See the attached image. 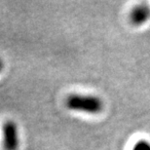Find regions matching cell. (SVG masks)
I'll use <instances>...</instances> for the list:
<instances>
[{"label":"cell","instance_id":"cell-3","mask_svg":"<svg viewBox=\"0 0 150 150\" xmlns=\"http://www.w3.org/2000/svg\"><path fill=\"white\" fill-rule=\"evenodd\" d=\"M150 19V7L146 4H139L133 8L130 13V21L134 25H142Z\"/></svg>","mask_w":150,"mask_h":150},{"label":"cell","instance_id":"cell-4","mask_svg":"<svg viewBox=\"0 0 150 150\" xmlns=\"http://www.w3.org/2000/svg\"><path fill=\"white\" fill-rule=\"evenodd\" d=\"M133 150H150V143L146 140H140L134 144Z\"/></svg>","mask_w":150,"mask_h":150},{"label":"cell","instance_id":"cell-1","mask_svg":"<svg viewBox=\"0 0 150 150\" xmlns=\"http://www.w3.org/2000/svg\"><path fill=\"white\" fill-rule=\"evenodd\" d=\"M65 104L69 109L89 114H98L103 111V103L96 96H84L73 94L68 96Z\"/></svg>","mask_w":150,"mask_h":150},{"label":"cell","instance_id":"cell-2","mask_svg":"<svg viewBox=\"0 0 150 150\" xmlns=\"http://www.w3.org/2000/svg\"><path fill=\"white\" fill-rule=\"evenodd\" d=\"M20 145L19 130L14 121H6L3 125V146L5 150H18Z\"/></svg>","mask_w":150,"mask_h":150},{"label":"cell","instance_id":"cell-5","mask_svg":"<svg viewBox=\"0 0 150 150\" xmlns=\"http://www.w3.org/2000/svg\"><path fill=\"white\" fill-rule=\"evenodd\" d=\"M3 67H4V64H3L2 59H0V71L3 69Z\"/></svg>","mask_w":150,"mask_h":150}]
</instances>
